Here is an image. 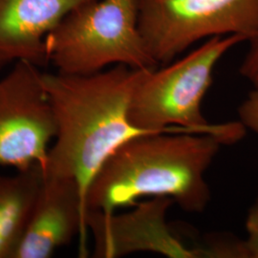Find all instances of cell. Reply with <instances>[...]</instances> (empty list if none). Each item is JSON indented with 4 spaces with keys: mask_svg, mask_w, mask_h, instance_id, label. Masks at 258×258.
I'll return each instance as SVG.
<instances>
[{
    "mask_svg": "<svg viewBox=\"0 0 258 258\" xmlns=\"http://www.w3.org/2000/svg\"><path fill=\"white\" fill-rule=\"evenodd\" d=\"M173 202L168 197H154L152 202L142 203L138 210L121 215L87 212L86 228L94 236V256L117 257L148 249L168 256L201 257L200 250L185 249L167 230L165 214Z\"/></svg>",
    "mask_w": 258,
    "mask_h": 258,
    "instance_id": "cell-8",
    "label": "cell"
},
{
    "mask_svg": "<svg viewBox=\"0 0 258 258\" xmlns=\"http://www.w3.org/2000/svg\"><path fill=\"white\" fill-rule=\"evenodd\" d=\"M139 28L157 63H170L199 40L258 31V0H138Z\"/></svg>",
    "mask_w": 258,
    "mask_h": 258,
    "instance_id": "cell-5",
    "label": "cell"
},
{
    "mask_svg": "<svg viewBox=\"0 0 258 258\" xmlns=\"http://www.w3.org/2000/svg\"><path fill=\"white\" fill-rule=\"evenodd\" d=\"M90 0H0V66L48 63L45 38L65 17Z\"/></svg>",
    "mask_w": 258,
    "mask_h": 258,
    "instance_id": "cell-9",
    "label": "cell"
},
{
    "mask_svg": "<svg viewBox=\"0 0 258 258\" xmlns=\"http://www.w3.org/2000/svg\"><path fill=\"white\" fill-rule=\"evenodd\" d=\"M58 73L89 75L109 65L157 67L139 28L138 0H90L70 12L45 38Z\"/></svg>",
    "mask_w": 258,
    "mask_h": 258,
    "instance_id": "cell-4",
    "label": "cell"
},
{
    "mask_svg": "<svg viewBox=\"0 0 258 258\" xmlns=\"http://www.w3.org/2000/svg\"><path fill=\"white\" fill-rule=\"evenodd\" d=\"M236 144L220 134L161 132L120 145L93 177L85 211L112 214L145 196L168 197L187 212L211 201L206 172L223 146Z\"/></svg>",
    "mask_w": 258,
    "mask_h": 258,
    "instance_id": "cell-2",
    "label": "cell"
},
{
    "mask_svg": "<svg viewBox=\"0 0 258 258\" xmlns=\"http://www.w3.org/2000/svg\"><path fill=\"white\" fill-rule=\"evenodd\" d=\"M42 75L19 60L0 80V166L45 167L56 124Z\"/></svg>",
    "mask_w": 258,
    "mask_h": 258,
    "instance_id": "cell-6",
    "label": "cell"
},
{
    "mask_svg": "<svg viewBox=\"0 0 258 258\" xmlns=\"http://www.w3.org/2000/svg\"><path fill=\"white\" fill-rule=\"evenodd\" d=\"M243 41L246 37L239 35L212 37L164 68L145 69L129 102L130 122L148 132L212 133L238 143L247 132L242 122L210 123L202 113V102L216 65Z\"/></svg>",
    "mask_w": 258,
    "mask_h": 258,
    "instance_id": "cell-3",
    "label": "cell"
},
{
    "mask_svg": "<svg viewBox=\"0 0 258 258\" xmlns=\"http://www.w3.org/2000/svg\"><path fill=\"white\" fill-rule=\"evenodd\" d=\"M239 120L247 130L258 136V87H253L238 107Z\"/></svg>",
    "mask_w": 258,
    "mask_h": 258,
    "instance_id": "cell-11",
    "label": "cell"
},
{
    "mask_svg": "<svg viewBox=\"0 0 258 258\" xmlns=\"http://www.w3.org/2000/svg\"><path fill=\"white\" fill-rule=\"evenodd\" d=\"M144 70L119 64L94 74L42 75L56 124L43 175L75 180L84 208L87 188L105 160L130 139L154 133L135 127L128 118Z\"/></svg>",
    "mask_w": 258,
    "mask_h": 258,
    "instance_id": "cell-1",
    "label": "cell"
},
{
    "mask_svg": "<svg viewBox=\"0 0 258 258\" xmlns=\"http://www.w3.org/2000/svg\"><path fill=\"white\" fill-rule=\"evenodd\" d=\"M43 180L39 166L0 174V258H13L26 229Z\"/></svg>",
    "mask_w": 258,
    "mask_h": 258,
    "instance_id": "cell-10",
    "label": "cell"
},
{
    "mask_svg": "<svg viewBox=\"0 0 258 258\" xmlns=\"http://www.w3.org/2000/svg\"><path fill=\"white\" fill-rule=\"evenodd\" d=\"M249 42V50L241 63L239 72L253 87H258V31Z\"/></svg>",
    "mask_w": 258,
    "mask_h": 258,
    "instance_id": "cell-12",
    "label": "cell"
},
{
    "mask_svg": "<svg viewBox=\"0 0 258 258\" xmlns=\"http://www.w3.org/2000/svg\"><path fill=\"white\" fill-rule=\"evenodd\" d=\"M86 212L79 184L71 178L44 176L23 236L13 258H49L78 235L79 254L87 249Z\"/></svg>",
    "mask_w": 258,
    "mask_h": 258,
    "instance_id": "cell-7",
    "label": "cell"
},
{
    "mask_svg": "<svg viewBox=\"0 0 258 258\" xmlns=\"http://www.w3.org/2000/svg\"><path fill=\"white\" fill-rule=\"evenodd\" d=\"M245 226L247 238L244 245L248 258H258V197L249 208Z\"/></svg>",
    "mask_w": 258,
    "mask_h": 258,
    "instance_id": "cell-13",
    "label": "cell"
}]
</instances>
